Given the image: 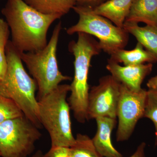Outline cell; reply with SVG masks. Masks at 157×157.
<instances>
[{"label": "cell", "instance_id": "cell-12", "mask_svg": "<svg viewBox=\"0 0 157 157\" xmlns=\"http://www.w3.org/2000/svg\"><path fill=\"white\" fill-rule=\"evenodd\" d=\"M125 22L157 27V0H133Z\"/></svg>", "mask_w": 157, "mask_h": 157}, {"label": "cell", "instance_id": "cell-24", "mask_svg": "<svg viewBox=\"0 0 157 157\" xmlns=\"http://www.w3.org/2000/svg\"><path fill=\"white\" fill-rule=\"evenodd\" d=\"M146 144L145 142H142L137 146L135 152L128 157H146L145 149Z\"/></svg>", "mask_w": 157, "mask_h": 157}, {"label": "cell", "instance_id": "cell-22", "mask_svg": "<svg viewBox=\"0 0 157 157\" xmlns=\"http://www.w3.org/2000/svg\"><path fill=\"white\" fill-rule=\"evenodd\" d=\"M8 68V61L5 49H0V81L5 77Z\"/></svg>", "mask_w": 157, "mask_h": 157}, {"label": "cell", "instance_id": "cell-25", "mask_svg": "<svg viewBox=\"0 0 157 157\" xmlns=\"http://www.w3.org/2000/svg\"><path fill=\"white\" fill-rule=\"evenodd\" d=\"M146 85L150 89H157V76L150 78Z\"/></svg>", "mask_w": 157, "mask_h": 157}, {"label": "cell", "instance_id": "cell-26", "mask_svg": "<svg viewBox=\"0 0 157 157\" xmlns=\"http://www.w3.org/2000/svg\"><path fill=\"white\" fill-rule=\"evenodd\" d=\"M43 153L41 150H39L36 152L32 157H43Z\"/></svg>", "mask_w": 157, "mask_h": 157}, {"label": "cell", "instance_id": "cell-4", "mask_svg": "<svg viewBox=\"0 0 157 157\" xmlns=\"http://www.w3.org/2000/svg\"><path fill=\"white\" fill-rule=\"evenodd\" d=\"M70 91V85L60 84L38 100L39 120L49 134L51 147H70L75 142L67 101Z\"/></svg>", "mask_w": 157, "mask_h": 157}, {"label": "cell", "instance_id": "cell-19", "mask_svg": "<svg viewBox=\"0 0 157 157\" xmlns=\"http://www.w3.org/2000/svg\"><path fill=\"white\" fill-rule=\"evenodd\" d=\"M23 115L22 111L12 100L0 94V124Z\"/></svg>", "mask_w": 157, "mask_h": 157}, {"label": "cell", "instance_id": "cell-11", "mask_svg": "<svg viewBox=\"0 0 157 157\" xmlns=\"http://www.w3.org/2000/svg\"><path fill=\"white\" fill-rule=\"evenodd\" d=\"M95 120L97 132L92 140L98 152L103 157H122V155L113 146L111 140V135L117 124V119L100 117Z\"/></svg>", "mask_w": 157, "mask_h": 157}, {"label": "cell", "instance_id": "cell-27", "mask_svg": "<svg viewBox=\"0 0 157 157\" xmlns=\"http://www.w3.org/2000/svg\"><path fill=\"white\" fill-rule=\"evenodd\" d=\"M0 157H1V153H0Z\"/></svg>", "mask_w": 157, "mask_h": 157}, {"label": "cell", "instance_id": "cell-10", "mask_svg": "<svg viewBox=\"0 0 157 157\" xmlns=\"http://www.w3.org/2000/svg\"><path fill=\"white\" fill-rule=\"evenodd\" d=\"M106 68L110 75L121 84L129 89L138 91L142 89L141 85L144 78L151 73L153 64L122 66L109 59Z\"/></svg>", "mask_w": 157, "mask_h": 157}, {"label": "cell", "instance_id": "cell-6", "mask_svg": "<svg viewBox=\"0 0 157 157\" xmlns=\"http://www.w3.org/2000/svg\"><path fill=\"white\" fill-rule=\"evenodd\" d=\"M73 9L79 18L76 24L67 29L68 35L82 33L94 36L99 39L101 50L109 55L127 46L129 34L123 28L96 14L91 7L76 5Z\"/></svg>", "mask_w": 157, "mask_h": 157}, {"label": "cell", "instance_id": "cell-1", "mask_svg": "<svg viewBox=\"0 0 157 157\" xmlns=\"http://www.w3.org/2000/svg\"><path fill=\"white\" fill-rule=\"evenodd\" d=\"M2 13L11 30V42L19 53L45 48L50 26L61 17L42 14L24 0H7Z\"/></svg>", "mask_w": 157, "mask_h": 157}, {"label": "cell", "instance_id": "cell-18", "mask_svg": "<svg viewBox=\"0 0 157 157\" xmlns=\"http://www.w3.org/2000/svg\"><path fill=\"white\" fill-rule=\"evenodd\" d=\"M144 117L152 122L155 128V144H157V89H150L147 91L145 111Z\"/></svg>", "mask_w": 157, "mask_h": 157}, {"label": "cell", "instance_id": "cell-9", "mask_svg": "<svg viewBox=\"0 0 157 157\" xmlns=\"http://www.w3.org/2000/svg\"><path fill=\"white\" fill-rule=\"evenodd\" d=\"M121 87V83L111 75L101 77L89 91L88 120L100 117L117 118Z\"/></svg>", "mask_w": 157, "mask_h": 157}, {"label": "cell", "instance_id": "cell-21", "mask_svg": "<svg viewBox=\"0 0 157 157\" xmlns=\"http://www.w3.org/2000/svg\"><path fill=\"white\" fill-rule=\"evenodd\" d=\"M43 157H72L69 147H51L46 153L43 155Z\"/></svg>", "mask_w": 157, "mask_h": 157}, {"label": "cell", "instance_id": "cell-16", "mask_svg": "<svg viewBox=\"0 0 157 157\" xmlns=\"http://www.w3.org/2000/svg\"><path fill=\"white\" fill-rule=\"evenodd\" d=\"M42 14L63 17L76 5V0H24Z\"/></svg>", "mask_w": 157, "mask_h": 157}, {"label": "cell", "instance_id": "cell-14", "mask_svg": "<svg viewBox=\"0 0 157 157\" xmlns=\"http://www.w3.org/2000/svg\"><path fill=\"white\" fill-rule=\"evenodd\" d=\"M141 44L137 42L134 49L126 50L119 49L110 56L109 59L116 63H122L125 66H134L145 63H157V59L151 52L144 49Z\"/></svg>", "mask_w": 157, "mask_h": 157}, {"label": "cell", "instance_id": "cell-7", "mask_svg": "<svg viewBox=\"0 0 157 157\" xmlns=\"http://www.w3.org/2000/svg\"><path fill=\"white\" fill-rule=\"evenodd\" d=\"M41 137L39 128L24 115L5 121L0 124L1 157H28Z\"/></svg>", "mask_w": 157, "mask_h": 157}, {"label": "cell", "instance_id": "cell-17", "mask_svg": "<svg viewBox=\"0 0 157 157\" xmlns=\"http://www.w3.org/2000/svg\"><path fill=\"white\" fill-rule=\"evenodd\" d=\"M72 157H103L97 150L91 138L78 133L74 144L70 147Z\"/></svg>", "mask_w": 157, "mask_h": 157}, {"label": "cell", "instance_id": "cell-5", "mask_svg": "<svg viewBox=\"0 0 157 157\" xmlns=\"http://www.w3.org/2000/svg\"><path fill=\"white\" fill-rule=\"evenodd\" d=\"M61 29V22H59L48 44L43 49L19 53L23 63L36 82L38 100L56 88L62 82L72 79L70 76L63 75L58 65L57 49Z\"/></svg>", "mask_w": 157, "mask_h": 157}, {"label": "cell", "instance_id": "cell-15", "mask_svg": "<svg viewBox=\"0 0 157 157\" xmlns=\"http://www.w3.org/2000/svg\"><path fill=\"white\" fill-rule=\"evenodd\" d=\"M123 28L133 35L137 42L155 56L157 60V27L140 26L138 24L125 22Z\"/></svg>", "mask_w": 157, "mask_h": 157}, {"label": "cell", "instance_id": "cell-13", "mask_svg": "<svg viewBox=\"0 0 157 157\" xmlns=\"http://www.w3.org/2000/svg\"><path fill=\"white\" fill-rule=\"evenodd\" d=\"M133 0H108L94 8L96 14L106 17L118 27L123 28Z\"/></svg>", "mask_w": 157, "mask_h": 157}, {"label": "cell", "instance_id": "cell-20", "mask_svg": "<svg viewBox=\"0 0 157 157\" xmlns=\"http://www.w3.org/2000/svg\"><path fill=\"white\" fill-rule=\"evenodd\" d=\"M10 29L6 21L0 17V49H5L10 36Z\"/></svg>", "mask_w": 157, "mask_h": 157}, {"label": "cell", "instance_id": "cell-2", "mask_svg": "<svg viewBox=\"0 0 157 157\" xmlns=\"http://www.w3.org/2000/svg\"><path fill=\"white\" fill-rule=\"evenodd\" d=\"M5 51L8 68L5 77L0 81V94L12 100L25 116L41 128L36 97V82L26 71L19 52L11 41H8Z\"/></svg>", "mask_w": 157, "mask_h": 157}, {"label": "cell", "instance_id": "cell-23", "mask_svg": "<svg viewBox=\"0 0 157 157\" xmlns=\"http://www.w3.org/2000/svg\"><path fill=\"white\" fill-rule=\"evenodd\" d=\"M108 0H76V5L95 8L106 2Z\"/></svg>", "mask_w": 157, "mask_h": 157}, {"label": "cell", "instance_id": "cell-8", "mask_svg": "<svg viewBox=\"0 0 157 157\" xmlns=\"http://www.w3.org/2000/svg\"><path fill=\"white\" fill-rule=\"evenodd\" d=\"M147 91L144 89L138 91L132 90L121 84L117 108L118 142L128 140L138 121L144 117Z\"/></svg>", "mask_w": 157, "mask_h": 157}, {"label": "cell", "instance_id": "cell-3", "mask_svg": "<svg viewBox=\"0 0 157 157\" xmlns=\"http://www.w3.org/2000/svg\"><path fill=\"white\" fill-rule=\"evenodd\" d=\"M77 41L70 42L69 50L74 56V75L70 86V95L68 98L70 109L79 123L88 120L87 107L90 88L89 71L92 59L101 52L99 42L93 36L78 33Z\"/></svg>", "mask_w": 157, "mask_h": 157}]
</instances>
